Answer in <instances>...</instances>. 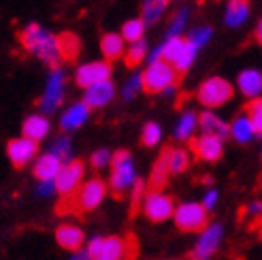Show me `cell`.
Segmentation results:
<instances>
[{"label":"cell","instance_id":"cell-1","mask_svg":"<svg viewBox=\"0 0 262 260\" xmlns=\"http://www.w3.org/2000/svg\"><path fill=\"white\" fill-rule=\"evenodd\" d=\"M19 43L24 49L38 58L43 64L51 69H58L62 58V49H60V36H56L51 30H47L41 24H28L26 28L19 32Z\"/></svg>","mask_w":262,"mask_h":260},{"label":"cell","instance_id":"cell-2","mask_svg":"<svg viewBox=\"0 0 262 260\" xmlns=\"http://www.w3.org/2000/svg\"><path fill=\"white\" fill-rule=\"evenodd\" d=\"M196 56H199V49H196L194 45H190L186 38L175 36V38H166L164 43H160L147 58H149V62L164 60L166 64H171L175 71L183 73L194 64Z\"/></svg>","mask_w":262,"mask_h":260},{"label":"cell","instance_id":"cell-3","mask_svg":"<svg viewBox=\"0 0 262 260\" xmlns=\"http://www.w3.org/2000/svg\"><path fill=\"white\" fill-rule=\"evenodd\" d=\"M141 81H143V90H147L151 94L173 96L177 90V71L164 60H156L149 62L145 73L141 75Z\"/></svg>","mask_w":262,"mask_h":260},{"label":"cell","instance_id":"cell-4","mask_svg":"<svg viewBox=\"0 0 262 260\" xmlns=\"http://www.w3.org/2000/svg\"><path fill=\"white\" fill-rule=\"evenodd\" d=\"M111 177H109V186L115 194H124V192H130L137 184V168H135V162H133V156L128 151H117L111 156Z\"/></svg>","mask_w":262,"mask_h":260},{"label":"cell","instance_id":"cell-5","mask_svg":"<svg viewBox=\"0 0 262 260\" xmlns=\"http://www.w3.org/2000/svg\"><path fill=\"white\" fill-rule=\"evenodd\" d=\"M107 184L98 177H92L88 181L79 186L73 197H71V209L73 211H79V213H88V211H94L102 205L104 197H107Z\"/></svg>","mask_w":262,"mask_h":260},{"label":"cell","instance_id":"cell-6","mask_svg":"<svg viewBox=\"0 0 262 260\" xmlns=\"http://www.w3.org/2000/svg\"><path fill=\"white\" fill-rule=\"evenodd\" d=\"M90 260H126L130 254V243L122 237H92L88 248H83Z\"/></svg>","mask_w":262,"mask_h":260},{"label":"cell","instance_id":"cell-7","mask_svg":"<svg viewBox=\"0 0 262 260\" xmlns=\"http://www.w3.org/2000/svg\"><path fill=\"white\" fill-rule=\"evenodd\" d=\"M64 96H67V73H64V69H60V67L51 69L45 90H43V96H41V102H38L43 115L58 111L64 102Z\"/></svg>","mask_w":262,"mask_h":260},{"label":"cell","instance_id":"cell-8","mask_svg":"<svg viewBox=\"0 0 262 260\" xmlns=\"http://www.w3.org/2000/svg\"><path fill=\"white\" fill-rule=\"evenodd\" d=\"M141 211L151 222H166V220L173 218L175 211V203L168 194L160 192V190H149L143 194L141 199Z\"/></svg>","mask_w":262,"mask_h":260},{"label":"cell","instance_id":"cell-9","mask_svg":"<svg viewBox=\"0 0 262 260\" xmlns=\"http://www.w3.org/2000/svg\"><path fill=\"white\" fill-rule=\"evenodd\" d=\"M222 241H224V226L222 224H207L199 239H196L190 258L192 260H211L217 250L222 248Z\"/></svg>","mask_w":262,"mask_h":260},{"label":"cell","instance_id":"cell-10","mask_svg":"<svg viewBox=\"0 0 262 260\" xmlns=\"http://www.w3.org/2000/svg\"><path fill=\"white\" fill-rule=\"evenodd\" d=\"M232 85L230 81H226L224 77H209L207 81L201 83L199 88V100L207 109H215L222 107L232 98Z\"/></svg>","mask_w":262,"mask_h":260},{"label":"cell","instance_id":"cell-11","mask_svg":"<svg viewBox=\"0 0 262 260\" xmlns=\"http://www.w3.org/2000/svg\"><path fill=\"white\" fill-rule=\"evenodd\" d=\"M207 211L203 209L201 203H181L175 207L173 211V220L179 230H186V232H196V230H203L207 226Z\"/></svg>","mask_w":262,"mask_h":260},{"label":"cell","instance_id":"cell-12","mask_svg":"<svg viewBox=\"0 0 262 260\" xmlns=\"http://www.w3.org/2000/svg\"><path fill=\"white\" fill-rule=\"evenodd\" d=\"M83 175H85L83 162H79V160H71V162H67V164H62L60 173H58L56 179H54L56 192L62 194L64 199H71L73 194L79 190V186L83 184Z\"/></svg>","mask_w":262,"mask_h":260},{"label":"cell","instance_id":"cell-13","mask_svg":"<svg viewBox=\"0 0 262 260\" xmlns=\"http://www.w3.org/2000/svg\"><path fill=\"white\" fill-rule=\"evenodd\" d=\"M107 79H111V64L104 60L85 62L75 71V83L81 85L83 90L90 85H96L100 81H107Z\"/></svg>","mask_w":262,"mask_h":260},{"label":"cell","instance_id":"cell-14","mask_svg":"<svg viewBox=\"0 0 262 260\" xmlns=\"http://www.w3.org/2000/svg\"><path fill=\"white\" fill-rule=\"evenodd\" d=\"M36 154H38V145H36L34 141L26 139V137L13 139V141H9V145H7L9 160L13 162V166H17V168L30 164L36 158Z\"/></svg>","mask_w":262,"mask_h":260},{"label":"cell","instance_id":"cell-15","mask_svg":"<svg viewBox=\"0 0 262 260\" xmlns=\"http://www.w3.org/2000/svg\"><path fill=\"white\" fill-rule=\"evenodd\" d=\"M113 98H115V85H113L111 79H107V81H100L96 85L85 88V94H83V100L81 102L92 111V109L107 107Z\"/></svg>","mask_w":262,"mask_h":260},{"label":"cell","instance_id":"cell-16","mask_svg":"<svg viewBox=\"0 0 262 260\" xmlns=\"http://www.w3.org/2000/svg\"><path fill=\"white\" fill-rule=\"evenodd\" d=\"M56 241L60 248L69 250V252H77V250H83V243H85V235L81 226L77 224H60L56 230Z\"/></svg>","mask_w":262,"mask_h":260},{"label":"cell","instance_id":"cell-17","mask_svg":"<svg viewBox=\"0 0 262 260\" xmlns=\"http://www.w3.org/2000/svg\"><path fill=\"white\" fill-rule=\"evenodd\" d=\"M194 151L201 160L205 162H215L222 158V151H224V141L217 139V137H209L203 135L194 141Z\"/></svg>","mask_w":262,"mask_h":260},{"label":"cell","instance_id":"cell-18","mask_svg":"<svg viewBox=\"0 0 262 260\" xmlns=\"http://www.w3.org/2000/svg\"><path fill=\"white\" fill-rule=\"evenodd\" d=\"M90 109L83 105V102H73L71 107L64 109L62 118H60V128L64 133H73V130L81 128L88 120H90Z\"/></svg>","mask_w":262,"mask_h":260},{"label":"cell","instance_id":"cell-19","mask_svg":"<svg viewBox=\"0 0 262 260\" xmlns=\"http://www.w3.org/2000/svg\"><path fill=\"white\" fill-rule=\"evenodd\" d=\"M21 130H24V137H26V139L38 143V141H43V139L49 135L51 124H49V120H47V115L34 113V115H28V118L24 120Z\"/></svg>","mask_w":262,"mask_h":260},{"label":"cell","instance_id":"cell-20","mask_svg":"<svg viewBox=\"0 0 262 260\" xmlns=\"http://www.w3.org/2000/svg\"><path fill=\"white\" fill-rule=\"evenodd\" d=\"M250 13H252L250 0H230L224 13V21L228 28H241L250 19Z\"/></svg>","mask_w":262,"mask_h":260},{"label":"cell","instance_id":"cell-21","mask_svg":"<svg viewBox=\"0 0 262 260\" xmlns=\"http://www.w3.org/2000/svg\"><path fill=\"white\" fill-rule=\"evenodd\" d=\"M60 168H62V162L56 158L54 154H41L36 158L34 162V175L38 181H54L56 175L60 173Z\"/></svg>","mask_w":262,"mask_h":260},{"label":"cell","instance_id":"cell-22","mask_svg":"<svg viewBox=\"0 0 262 260\" xmlns=\"http://www.w3.org/2000/svg\"><path fill=\"white\" fill-rule=\"evenodd\" d=\"M199 128L203 130V135H209V137H217L224 141V137L228 135V124L215 115L213 111H205L199 115Z\"/></svg>","mask_w":262,"mask_h":260},{"label":"cell","instance_id":"cell-23","mask_svg":"<svg viewBox=\"0 0 262 260\" xmlns=\"http://www.w3.org/2000/svg\"><path fill=\"white\" fill-rule=\"evenodd\" d=\"M237 85H239L243 96L256 100L260 96V92H262V75H260V71H256V69L243 71L237 77Z\"/></svg>","mask_w":262,"mask_h":260},{"label":"cell","instance_id":"cell-24","mask_svg":"<svg viewBox=\"0 0 262 260\" xmlns=\"http://www.w3.org/2000/svg\"><path fill=\"white\" fill-rule=\"evenodd\" d=\"M228 135L237 143H243V145H245V143H250L256 137V130H254L250 118H247V113L237 115V118H234V122L228 126Z\"/></svg>","mask_w":262,"mask_h":260},{"label":"cell","instance_id":"cell-25","mask_svg":"<svg viewBox=\"0 0 262 260\" xmlns=\"http://www.w3.org/2000/svg\"><path fill=\"white\" fill-rule=\"evenodd\" d=\"M100 49L107 60H115V58H122L124 51H126V41L117 34V32H109L102 36L100 41Z\"/></svg>","mask_w":262,"mask_h":260},{"label":"cell","instance_id":"cell-26","mask_svg":"<svg viewBox=\"0 0 262 260\" xmlns=\"http://www.w3.org/2000/svg\"><path fill=\"white\" fill-rule=\"evenodd\" d=\"M199 128V115L194 111H186L177 120V126H175V139L177 141H190Z\"/></svg>","mask_w":262,"mask_h":260},{"label":"cell","instance_id":"cell-27","mask_svg":"<svg viewBox=\"0 0 262 260\" xmlns=\"http://www.w3.org/2000/svg\"><path fill=\"white\" fill-rule=\"evenodd\" d=\"M164 160H166V168H168V175H179L188 168L190 164V156L186 149H166L164 151Z\"/></svg>","mask_w":262,"mask_h":260},{"label":"cell","instance_id":"cell-28","mask_svg":"<svg viewBox=\"0 0 262 260\" xmlns=\"http://www.w3.org/2000/svg\"><path fill=\"white\" fill-rule=\"evenodd\" d=\"M166 11V0H143V24H156Z\"/></svg>","mask_w":262,"mask_h":260},{"label":"cell","instance_id":"cell-29","mask_svg":"<svg viewBox=\"0 0 262 260\" xmlns=\"http://www.w3.org/2000/svg\"><path fill=\"white\" fill-rule=\"evenodd\" d=\"M49 154H54L62 164L71 162L73 160V143H71V137H58L54 143H51Z\"/></svg>","mask_w":262,"mask_h":260},{"label":"cell","instance_id":"cell-30","mask_svg":"<svg viewBox=\"0 0 262 260\" xmlns=\"http://www.w3.org/2000/svg\"><path fill=\"white\" fill-rule=\"evenodd\" d=\"M124 56H126V62L130 64V67H137L139 62H143L149 56L147 41H145V38H141V41H137V43H130V47L124 51Z\"/></svg>","mask_w":262,"mask_h":260},{"label":"cell","instance_id":"cell-31","mask_svg":"<svg viewBox=\"0 0 262 260\" xmlns=\"http://www.w3.org/2000/svg\"><path fill=\"white\" fill-rule=\"evenodd\" d=\"M143 34H145V24H143L141 19H128L124 26H122V38L124 41H130V43H137L143 38Z\"/></svg>","mask_w":262,"mask_h":260},{"label":"cell","instance_id":"cell-32","mask_svg":"<svg viewBox=\"0 0 262 260\" xmlns=\"http://www.w3.org/2000/svg\"><path fill=\"white\" fill-rule=\"evenodd\" d=\"M171 177L168 175V168H166V160H164V151L162 156L158 158V162L154 164V171H151V177H149V184L154 190H160L164 184H166V179Z\"/></svg>","mask_w":262,"mask_h":260},{"label":"cell","instance_id":"cell-33","mask_svg":"<svg viewBox=\"0 0 262 260\" xmlns=\"http://www.w3.org/2000/svg\"><path fill=\"white\" fill-rule=\"evenodd\" d=\"M60 49H62V58L64 60H75L77 54H79V38L75 34L67 32L60 36Z\"/></svg>","mask_w":262,"mask_h":260},{"label":"cell","instance_id":"cell-34","mask_svg":"<svg viewBox=\"0 0 262 260\" xmlns=\"http://www.w3.org/2000/svg\"><path fill=\"white\" fill-rule=\"evenodd\" d=\"M141 139H143V145H145V147H156V145L160 143V139H162V128H160V124L147 122L145 126H143Z\"/></svg>","mask_w":262,"mask_h":260},{"label":"cell","instance_id":"cell-35","mask_svg":"<svg viewBox=\"0 0 262 260\" xmlns=\"http://www.w3.org/2000/svg\"><path fill=\"white\" fill-rule=\"evenodd\" d=\"M209 38H211V28H209V26H199V28L190 30V34H188L186 41L201 51V49L209 43Z\"/></svg>","mask_w":262,"mask_h":260},{"label":"cell","instance_id":"cell-36","mask_svg":"<svg viewBox=\"0 0 262 260\" xmlns=\"http://www.w3.org/2000/svg\"><path fill=\"white\" fill-rule=\"evenodd\" d=\"M188 15H190V11L188 9H179L175 13V17L171 21V26H168V32H166V38H175L179 36L183 30H186V24H188Z\"/></svg>","mask_w":262,"mask_h":260},{"label":"cell","instance_id":"cell-37","mask_svg":"<svg viewBox=\"0 0 262 260\" xmlns=\"http://www.w3.org/2000/svg\"><path fill=\"white\" fill-rule=\"evenodd\" d=\"M247 118H250V122H252V126L256 130V135L260 137V133H262V102H260V98H256V100L250 102Z\"/></svg>","mask_w":262,"mask_h":260},{"label":"cell","instance_id":"cell-38","mask_svg":"<svg viewBox=\"0 0 262 260\" xmlns=\"http://www.w3.org/2000/svg\"><path fill=\"white\" fill-rule=\"evenodd\" d=\"M143 90V81H141V75H133L130 79L126 81V85H124V90H122V96H124V100H133L139 92Z\"/></svg>","mask_w":262,"mask_h":260},{"label":"cell","instance_id":"cell-39","mask_svg":"<svg viewBox=\"0 0 262 260\" xmlns=\"http://www.w3.org/2000/svg\"><path fill=\"white\" fill-rule=\"evenodd\" d=\"M111 156L113 154L109 149H96L94 154H92L90 162H92V166H94V168H104V166L111 164Z\"/></svg>","mask_w":262,"mask_h":260},{"label":"cell","instance_id":"cell-40","mask_svg":"<svg viewBox=\"0 0 262 260\" xmlns=\"http://www.w3.org/2000/svg\"><path fill=\"white\" fill-rule=\"evenodd\" d=\"M217 201H220V192L211 188V190H207V192H205V197H203V203H201V205H203V209L209 213V211H213L215 207H217Z\"/></svg>","mask_w":262,"mask_h":260},{"label":"cell","instance_id":"cell-41","mask_svg":"<svg viewBox=\"0 0 262 260\" xmlns=\"http://www.w3.org/2000/svg\"><path fill=\"white\" fill-rule=\"evenodd\" d=\"M36 194H38V197H43V199L54 197V194H56L54 181H38V184H36Z\"/></svg>","mask_w":262,"mask_h":260},{"label":"cell","instance_id":"cell-42","mask_svg":"<svg viewBox=\"0 0 262 260\" xmlns=\"http://www.w3.org/2000/svg\"><path fill=\"white\" fill-rule=\"evenodd\" d=\"M130 192H133V205L137 207L141 203V199H143V194H145V184H143L141 179H137V184L130 188Z\"/></svg>","mask_w":262,"mask_h":260},{"label":"cell","instance_id":"cell-43","mask_svg":"<svg viewBox=\"0 0 262 260\" xmlns=\"http://www.w3.org/2000/svg\"><path fill=\"white\" fill-rule=\"evenodd\" d=\"M260 209H262L260 201H252L250 205H247V209H245V215L250 218V220H258V218H260Z\"/></svg>","mask_w":262,"mask_h":260},{"label":"cell","instance_id":"cell-44","mask_svg":"<svg viewBox=\"0 0 262 260\" xmlns=\"http://www.w3.org/2000/svg\"><path fill=\"white\" fill-rule=\"evenodd\" d=\"M69 260H90V258H88L85 250H77V252H71Z\"/></svg>","mask_w":262,"mask_h":260}]
</instances>
